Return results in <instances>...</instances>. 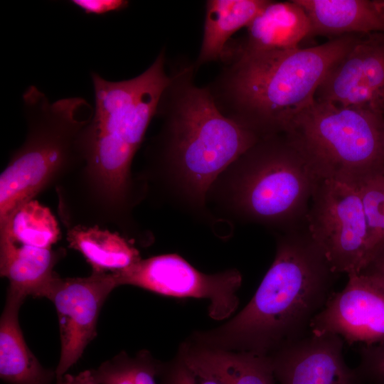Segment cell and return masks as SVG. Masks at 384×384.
<instances>
[{
	"mask_svg": "<svg viewBox=\"0 0 384 384\" xmlns=\"http://www.w3.org/2000/svg\"><path fill=\"white\" fill-rule=\"evenodd\" d=\"M91 79L95 105L81 136L83 161L55 187L58 213L67 228L111 225L139 239L133 211L146 193L132 164L170 82L165 50L133 78L110 81L92 72Z\"/></svg>",
	"mask_w": 384,
	"mask_h": 384,
	"instance_id": "1",
	"label": "cell"
},
{
	"mask_svg": "<svg viewBox=\"0 0 384 384\" xmlns=\"http://www.w3.org/2000/svg\"><path fill=\"white\" fill-rule=\"evenodd\" d=\"M196 70L186 60L171 65L156 114L162 125L137 179L146 193L153 186L195 216L213 220L206 205L211 186L260 138L219 110L208 88L194 83Z\"/></svg>",
	"mask_w": 384,
	"mask_h": 384,
	"instance_id": "2",
	"label": "cell"
},
{
	"mask_svg": "<svg viewBox=\"0 0 384 384\" xmlns=\"http://www.w3.org/2000/svg\"><path fill=\"white\" fill-rule=\"evenodd\" d=\"M338 276L306 225L284 231L277 238L274 260L249 303L225 324L196 331L189 341L270 356L310 332Z\"/></svg>",
	"mask_w": 384,
	"mask_h": 384,
	"instance_id": "3",
	"label": "cell"
},
{
	"mask_svg": "<svg viewBox=\"0 0 384 384\" xmlns=\"http://www.w3.org/2000/svg\"><path fill=\"white\" fill-rule=\"evenodd\" d=\"M360 34L309 48L255 53L223 52L219 75L206 87L228 118L259 138L284 134L314 102L330 69Z\"/></svg>",
	"mask_w": 384,
	"mask_h": 384,
	"instance_id": "4",
	"label": "cell"
},
{
	"mask_svg": "<svg viewBox=\"0 0 384 384\" xmlns=\"http://www.w3.org/2000/svg\"><path fill=\"white\" fill-rule=\"evenodd\" d=\"M319 179L284 134L260 138L216 179L207 197L223 214L282 232L306 225Z\"/></svg>",
	"mask_w": 384,
	"mask_h": 384,
	"instance_id": "5",
	"label": "cell"
},
{
	"mask_svg": "<svg viewBox=\"0 0 384 384\" xmlns=\"http://www.w3.org/2000/svg\"><path fill=\"white\" fill-rule=\"evenodd\" d=\"M22 100L26 135L1 174L0 228L21 206L81 167V136L93 114V107L82 97L52 102L33 85Z\"/></svg>",
	"mask_w": 384,
	"mask_h": 384,
	"instance_id": "6",
	"label": "cell"
},
{
	"mask_svg": "<svg viewBox=\"0 0 384 384\" xmlns=\"http://www.w3.org/2000/svg\"><path fill=\"white\" fill-rule=\"evenodd\" d=\"M284 134L318 179L356 186L384 175V115L314 100Z\"/></svg>",
	"mask_w": 384,
	"mask_h": 384,
	"instance_id": "7",
	"label": "cell"
},
{
	"mask_svg": "<svg viewBox=\"0 0 384 384\" xmlns=\"http://www.w3.org/2000/svg\"><path fill=\"white\" fill-rule=\"evenodd\" d=\"M306 227L335 273H360L368 265L370 258L368 227L355 186L319 179Z\"/></svg>",
	"mask_w": 384,
	"mask_h": 384,
	"instance_id": "8",
	"label": "cell"
},
{
	"mask_svg": "<svg viewBox=\"0 0 384 384\" xmlns=\"http://www.w3.org/2000/svg\"><path fill=\"white\" fill-rule=\"evenodd\" d=\"M112 273L117 287L132 285L163 296L208 299V314L217 321L230 317L239 305L242 275L238 270L206 274L175 253L142 259Z\"/></svg>",
	"mask_w": 384,
	"mask_h": 384,
	"instance_id": "9",
	"label": "cell"
},
{
	"mask_svg": "<svg viewBox=\"0 0 384 384\" xmlns=\"http://www.w3.org/2000/svg\"><path fill=\"white\" fill-rule=\"evenodd\" d=\"M112 272H96L85 277L55 279L47 299L54 304L58 317L60 353L56 381L81 358L97 335L101 309L117 287Z\"/></svg>",
	"mask_w": 384,
	"mask_h": 384,
	"instance_id": "10",
	"label": "cell"
},
{
	"mask_svg": "<svg viewBox=\"0 0 384 384\" xmlns=\"http://www.w3.org/2000/svg\"><path fill=\"white\" fill-rule=\"evenodd\" d=\"M310 324L316 335L332 334L349 345L384 343V280L366 272L348 275Z\"/></svg>",
	"mask_w": 384,
	"mask_h": 384,
	"instance_id": "11",
	"label": "cell"
},
{
	"mask_svg": "<svg viewBox=\"0 0 384 384\" xmlns=\"http://www.w3.org/2000/svg\"><path fill=\"white\" fill-rule=\"evenodd\" d=\"M338 335L311 332L270 355L279 384H365L343 358Z\"/></svg>",
	"mask_w": 384,
	"mask_h": 384,
	"instance_id": "12",
	"label": "cell"
},
{
	"mask_svg": "<svg viewBox=\"0 0 384 384\" xmlns=\"http://www.w3.org/2000/svg\"><path fill=\"white\" fill-rule=\"evenodd\" d=\"M310 19L296 0L269 1L246 27L245 34L231 38L223 52L255 53L292 50L310 37Z\"/></svg>",
	"mask_w": 384,
	"mask_h": 384,
	"instance_id": "13",
	"label": "cell"
},
{
	"mask_svg": "<svg viewBox=\"0 0 384 384\" xmlns=\"http://www.w3.org/2000/svg\"><path fill=\"white\" fill-rule=\"evenodd\" d=\"M26 297L8 288L0 319V377L8 384H52L55 370L44 368L28 347L18 321Z\"/></svg>",
	"mask_w": 384,
	"mask_h": 384,
	"instance_id": "14",
	"label": "cell"
},
{
	"mask_svg": "<svg viewBox=\"0 0 384 384\" xmlns=\"http://www.w3.org/2000/svg\"><path fill=\"white\" fill-rule=\"evenodd\" d=\"M65 254L62 247L40 248L0 238V274L8 279L9 289L26 297L48 298L58 276L54 267Z\"/></svg>",
	"mask_w": 384,
	"mask_h": 384,
	"instance_id": "15",
	"label": "cell"
},
{
	"mask_svg": "<svg viewBox=\"0 0 384 384\" xmlns=\"http://www.w3.org/2000/svg\"><path fill=\"white\" fill-rule=\"evenodd\" d=\"M220 384H277L270 356L211 348L184 342L177 355Z\"/></svg>",
	"mask_w": 384,
	"mask_h": 384,
	"instance_id": "16",
	"label": "cell"
},
{
	"mask_svg": "<svg viewBox=\"0 0 384 384\" xmlns=\"http://www.w3.org/2000/svg\"><path fill=\"white\" fill-rule=\"evenodd\" d=\"M311 22L310 37L384 33V16L373 0H296Z\"/></svg>",
	"mask_w": 384,
	"mask_h": 384,
	"instance_id": "17",
	"label": "cell"
},
{
	"mask_svg": "<svg viewBox=\"0 0 384 384\" xmlns=\"http://www.w3.org/2000/svg\"><path fill=\"white\" fill-rule=\"evenodd\" d=\"M269 0H208L203 36L198 57L194 62L201 65L220 60L231 37L247 27Z\"/></svg>",
	"mask_w": 384,
	"mask_h": 384,
	"instance_id": "18",
	"label": "cell"
},
{
	"mask_svg": "<svg viewBox=\"0 0 384 384\" xmlns=\"http://www.w3.org/2000/svg\"><path fill=\"white\" fill-rule=\"evenodd\" d=\"M66 238L69 247L81 253L92 272H116L142 260L130 240L97 225L68 228Z\"/></svg>",
	"mask_w": 384,
	"mask_h": 384,
	"instance_id": "19",
	"label": "cell"
},
{
	"mask_svg": "<svg viewBox=\"0 0 384 384\" xmlns=\"http://www.w3.org/2000/svg\"><path fill=\"white\" fill-rule=\"evenodd\" d=\"M60 237L58 223L50 210L37 201L21 206L0 228V238L20 245L51 248Z\"/></svg>",
	"mask_w": 384,
	"mask_h": 384,
	"instance_id": "20",
	"label": "cell"
},
{
	"mask_svg": "<svg viewBox=\"0 0 384 384\" xmlns=\"http://www.w3.org/2000/svg\"><path fill=\"white\" fill-rule=\"evenodd\" d=\"M355 187L360 194L366 218L370 260L384 246V175L366 178Z\"/></svg>",
	"mask_w": 384,
	"mask_h": 384,
	"instance_id": "21",
	"label": "cell"
},
{
	"mask_svg": "<svg viewBox=\"0 0 384 384\" xmlns=\"http://www.w3.org/2000/svg\"><path fill=\"white\" fill-rule=\"evenodd\" d=\"M160 384H220L208 373L186 363L178 356L170 363H161Z\"/></svg>",
	"mask_w": 384,
	"mask_h": 384,
	"instance_id": "22",
	"label": "cell"
},
{
	"mask_svg": "<svg viewBox=\"0 0 384 384\" xmlns=\"http://www.w3.org/2000/svg\"><path fill=\"white\" fill-rule=\"evenodd\" d=\"M361 362L356 368L364 383L384 384V343L362 345Z\"/></svg>",
	"mask_w": 384,
	"mask_h": 384,
	"instance_id": "23",
	"label": "cell"
},
{
	"mask_svg": "<svg viewBox=\"0 0 384 384\" xmlns=\"http://www.w3.org/2000/svg\"><path fill=\"white\" fill-rule=\"evenodd\" d=\"M127 358L128 355L122 351L103 362L96 369L91 370L94 378L100 384H135Z\"/></svg>",
	"mask_w": 384,
	"mask_h": 384,
	"instance_id": "24",
	"label": "cell"
},
{
	"mask_svg": "<svg viewBox=\"0 0 384 384\" xmlns=\"http://www.w3.org/2000/svg\"><path fill=\"white\" fill-rule=\"evenodd\" d=\"M129 368L135 384H157L161 363L147 351H139L135 357L128 356Z\"/></svg>",
	"mask_w": 384,
	"mask_h": 384,
	"instance_id": "25",
	"label": "cell"
},
{
	"mask_svg": "<svg viewBox=\"0 0 384 384\" xmlns=\"http://www.w3.org/2000/svg\"><path fill=\"white\" fill-rule=\"evenodd\" d=\"M70 2L85 14L95 16L122 11L129 5L127 0H73Z\"/></svg>",
	"mask_w": 384,
	"mask_h": 384,
	"instance_id": "26",
	"label": "cell"
},
{
	"mask_svg": "<svg viewBox=\"0 0 384 384\" xmlns=\"http://www.w3.org/2000/svg\"><path fill=\"white\" fill-rule=\"evenodd\" d=\"M361 272L375 274L384 280V246L373 255Z\"/></svg>",
	"mask_w": 384,
	"mask_h": 384,
	"instance_id": "27",
	"label": "cell"
},
{
	"mask_svg": "<svg viewBox=\"0 0 384 384\" xmlns=\"http://www.w3.org/2000/svg\"><path fill=\"white\" fill-rule=\"evenodd\" d=\"M57 384H100L94 378L91 370H85L77 375L65 373Z\"/></svg>",
	"mask_w": 384,
	"mask_h": 384,
	"instance_id": "28",
	"label": "cell"
},
{
	"mask_svg": "<svg viewBox=\"0 0 384 384\" xmlns=\"http://www.w3.org/2000/svg\"><path fill=\"white\" fill-rule=\"evenodd\" d=\"M373 2L378 11L384 16V0H373Z\"/></svg>",
	"mask_w": 384,
	"mask_h": 384,
	"instance_id": "29",
	"label": "cell"
},
{
	"mask_svg": "<svg viewBox=\"0 0 384 384\" xmlns=\"http://www.w3.org/2000/svg\"><path fill=\"white\" fill-rule=\"evenodd\" d=\"M55 384H57V383H55Z\"/></svg>",
	"mask_w": 384,
	"mask_h": 384,
	"instance_id": "30",
	"label": "cell"
}]
</instances>
